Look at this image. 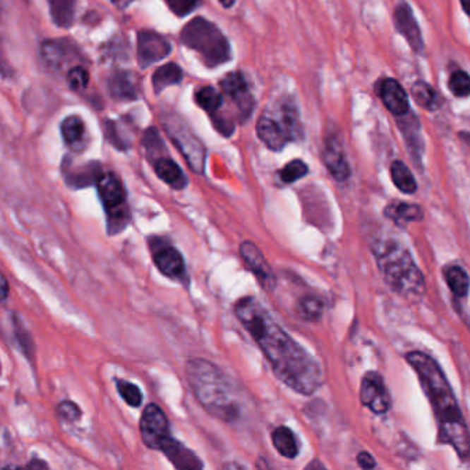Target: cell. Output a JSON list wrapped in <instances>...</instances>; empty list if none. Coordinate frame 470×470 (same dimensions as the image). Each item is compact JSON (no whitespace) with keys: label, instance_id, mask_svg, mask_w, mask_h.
<instances>
[{"label":"cell","instance_id":"cell-1","mask_svg":"<svg viewBox=\"0 0 470 470\" xmlns=\"http://www.w3.org/2000/svg\"><path fill=\"white\" fill-rule=\"evenodd\" d=\"M235 313L263 349L275 375L282 382L306 396L323 385V370L316 358L273 320L258 299L240 298L236 302Z\"/></svg>","mask_w":470,"mask_h":470},{"label":"cell","instance_id":"cell-2","mask_svg":"<svg viewBox=\"0 0 470 470\" xmlns=\"http://www.w3.org/2000/svg\"><path fill=\"white\" fill-rule=\"evenodd\" d=\"M407 361L415 370L433 407L439 423L440 440L452 445L457 454L462 459H466L470 455L469 429L439 364L422 352L409 353Z\"/></svg>","mask_w":470,"mask_h":470},{"label":"cell","instance_id":"cell-3","mask_svg":"<svg viewBox=\"0 0 470 470\" xmlns=\"http://www.w3.org/2000/svg\"><path fill=\"white\" fill-rule=\"evenodd\" d=\"M185 371L193 394L208 414L225 422H234L241 416V393L215 364L205 358H191Z\"/></svg>","mask_w":470,"mask_h":470},{"label":"cell","instance_id":"cell-4","mask_svg":"<svg viewBox=\"0 0 470 470\" xmlns=\"http://www.w3.org/2000/svg\"><path fill=\"white\" fill-rule=\"evenodd\" d=\"M374 254L383 280L392 290L409 298L423 295L426 290L425 279L409 250L399 241H378L374 246Z\"/></svg>","mask_w":470,"mask_h":470},{"label":"cell","instance_id":"cell-5","mask_svg":"<svg viewBox=\"0 0 470 470\" xmlns=\"http://www.w3.org/2000/svg\"><path fill=\"white\" fill-rule=\"evenodd\" d=\"M181 42L195 50L208 68H217L231 59V46L222 32L205 18L192 20L181 32Z\"/></svg>","mask_w":470,"mask_h":470},{"label":"cell","instance_id":"cell-6","mask_svg":"<svg viewBox=\"0 0 470 470\" xmlns=\"http://www.w3.org/2000/svg\"><path fill=\"white\" fill-rule=\"evenodd\" d=\"M100 199L107 214L109 235H118L130 221L126 191L116 176L112 173L102 174L97 181Z\"/></svg>","mask_w":470,"mask_h":470},{"label":"cell","instance_id":"cell-7","mask_svg":"<svg viewBox=\"0 0 470 470\" xmlns=\"http://www.w3.org/2000/svg\"><path fill=\"white\" fill-rule=\"evenodd\" d=\"M164 127L170 138L176 144V147H178L183 157L186 159V162L189 163L191 169L195 173L202 174L206 162V150L202 143L183 124V121H179V119L176 116H167L164 121Z\"/></svg>","mask_w":470,"mask_h":470},{"label":"cell","instance_id":"cell-8","mask_svg":"<svg viewBox=\"0 0 470 470\" xmlns=\"http://www.w3.org/2000/svg\"><path fill=\"white\" fill-rule=\"evenodd\" d=\"M149 247L153 263L164 276L174 280H186L183 257L171 243L160 237H150Z\"/></svg>","mask_w":470,"mask_h":470},{"label":"cell","instance_id":"cell-9","mask_svg":"<svg viewBox=\"0 0 470 470\" xmlns=\"http://www.w3.org/2000/svg\"><path fill=\"white\" fill-rule=\"evenodd\" d=\"M141 438L147 448L160 450L162 444L171 438L169 419L163 410L155 404H147L140 422Z\"/></svg>","mask_w":470,"mask_h":470},{"label":"cell","instance_id":"cell-10","mask_svg":"<svg viewBox=\"0 0 470 470\" xmlns=\"http://www.w3.org/2000/svg\"><path fill=\"white\" fill-rule=\"evenodd\" d=\"M360 400L363 406L375 414H385L390 409V394L380 374L370 371L364 375L360 386Z\"/></svg>","mask_w":470,"mask_h":470},{"label":"cell","instance_id":"cell-11","mask_svg":"<svg viewBox=\"0 0 470 470\" xmlns=\"http://www.w3.org/2000/svg\"><path fill=\"white\" fill-rule=\"evenodd\" d=\"M170 53L171 44L164 36L150 30L140 32L137 57L141 68H149L150 65L166 59Z\"/></svg>","mask_w":470,"mask_h":470},{"label":"cell","instance_id":"cell-12","mask_svg":"<svg viewBox=\"0 0 470 470\" xmlns=\"http://www.w3.org/2000/svg\"><path fill=\"white\" fill-rule=\"evenodd\" d=\"M240 255L247 269L257 277L260 284L266 290H273L276 286V277L257 244L253 241H243L240 244Z\"/></svg>","mask_w":470,"mask_h":470},{"label":"cell","instance_id":"cell-13","mask_svg":"<svg viewBox=\"0 0 470 470\" xmlns=\"http://www.w3.org/2000/svg\"><path fill=\"white\" fill-rule=\"evenodd\" d=\"M323 160L330 174L337 181H347L351 176L349 163L345 157L344 147L341 145L338 137L328 135L324 140Z\"/></svg>","mask_w":470,"mask_h":470},{"label":"cell","instance_id":"cell-14","mask_svg":"<svg viewBox=\"0 0 470 470\" xmlns=\"http://www.w3.org/2000/svg\"><path fill=\"white\" fill-rule=\"evenodd\" d=\"M378 95L383 105L396 116H403L410 111V100L406 90L396 79H382L378 83Z\"/></svg>","mask_w":470,"mask_h":470},{"label":"cell","instance_id":"cell-15","mask_svg":"<svg viewBox=\"0 0 470 470\" xmlns=\"http://www.w3.org/2000/svg\"><path fill=\"white\" fill-rule=\"evenodd\" d=\"M394 23L397 30L406 37L410 47L415 53L423 52V39L421 30L415 21L412 8L409 3L402 1L394 11Z\"/></svg>","mask_w":470,"mask_h":470},{"label":"cell","instance_id":"cell-16","mask_svg":"<svg viewBox=\"0 0 470 470\" xmlns=\"http://www.w3.org/2000/svg\"><path fill=\"white\" fill-rule=\"evenodd\" d=\"M221 88L225 95L232 98L237 104L241 118H247L253 109V97L244 76L240 72L227 75L221 82Z\"/></svg>","mask_w":470,"mask_h":470},{"label":"cell","instance_id":"cell-17","mask_svg":"<svg viewBox=\"0 0 470 470\" xmlns=\"http://www.w3.org/2000/svg\"><path fill=\"white\" fill-rule=\"evenodd\" d=\"M159 451H162L167 457V459L176 469L198 470L203 468V462L200 461V458L192 450H189L173 438H169L164 441Z\"/></svg>","mask_w":470,"mask_h":470},{"label":"cell","instance_id":"cell-18","mask_svg":"<svg viewBox=\"0 0 470 470\" xmlns=\"http://www.w3.org/2000/svg\"><path fill=\"white\" fill-rule=\"evenodd\" d=\"M257 134L266 147L272 150H282L290 143V137L277 119L270 115H264L258 120Z\"/></svg>","mask_w":470,"mask_h":470},{"label":"cell","instance_id":"cell-19","mask_svg":"<svg viewBox=\"0 0 470 470\" xmlns=\"http://www.w3.org/2000/svg\"><path fill=\"white\" fill-rule=\"evenodd\" d=\"M155 171L163 182L170 185L173 189L181 191L188 185V179L183 171L171 159L159 157L155 162Z\"/></svg>","mask_w":470,"mask_h":470},{"label":"cell","instance_id":"cell-20","mask_svg":"<svg viewBox=\"0 0 470 470\" xmlns=\"http://www.w3.org/2000/svg\"><path fill=\"white\" fill-rule=\"evenodd\" d=\"M272 442L276 451L289 459H294L299 452V445L291 429L287 426H279L272 433Z\"/></svg>","mask_w":470,"mask_h":470},{"label":"cell","instance_id":"cell-21","mask_svg":"<svg viewBox=\"0 0 470 470\" xmlns=\"http://www.w3.org/2000/svg\"><path fill=\"white\" fill-rule=\"evenodd\" d=\"M61 134L65 144L75 150L80 149L85 141V123L79 116H69L61 124Z\"/></svg>","mask_w":470,"mask_h":470},{"label":"cell","instance_id":"cell-22","mask_svg":"<svg viewBox=\"0 0 470 470\" xmlns=\"http://www.w3.org/2000/svg\"><path fill=\"white\" fill-rule=\"evenodd\" d=\"M412 95L421 108L430 112L438 111L442 104L440 94L423 80H418L412 85Z\"/></svg>","mask_w":470,"mask_h":470},{"label":"cell","instance_id":"cell-23","mask_svg":"<svg viewBox=\"0 0 470 470\" xmlns=\"http://www.w3.org/2000/svg\"><path fill=\"white\" fill-rule=\"evenodd\" d=\"M50 14L59 28H69L75 20L76 0H49Z\"/></svg>","mask_w":470,"mask_h":470},{"label":"cell","instance_id":"cell-24","mask_svg":"<svg viewBox=\"0 0 470 470\" xmlns=\"http://www.w3.org/2000/svg\"><path fill=\"white\" fill-rule=\"evenodd\" d=\"M109 94L118 100H134L137 97V88L133 76L124 72L116 73L108 80Z\"/></svg>","mask_w":470,"mask_h":470},{"label":"cell","instance_id":"cell-25","mask_svg":"<svg viewBox=\"0 0 470 470\" xmlns=\"http://www.w3.org/2000/svg\"><path fill=\"white\" fill-rule=\"evenodd\" d=\"M183 78L182 69L176 64H166L160 66L152 76V85L156 92L170 86L178 85Z\"/></svg>","mask_w":470,"mask_h":470},{"label":"cell","instance_id":"cell-26","mask_svg":"<svg viewBox=\"0 0 470 470\" xmlns=\"http://www.w3.org/2000/svg\"><path fill=\"white\" fill-rule=\"evenodd\" d=\"M444 279L454 294L459 298L466 296L469 291V276L461 266L457 265L447 266L444 269Z\"/></svg>","mask_w":470,"mask_h":470},{"label":"cell","instance_id":"cell-27","mask_svg":"<svg viewBox=\"0 0 470 470\" xmlns=\"http://www.w3.org/2000/svg\"><path fill=\"white\" fill-rule=\"evenodd\" d=\"M390 176L393 183L396 185V188L399 191H402L403 193H409L411 195L416 191V181L412 176L410 169L400 160H396L392 163L390 166Z\"/></svg>","mask_w":470,"mask_h":470},{"label":"cell","instance_id":"cell-28","mask_svg":"<svg viewBox=\"0 0 470 470\" xmlns=\"http://www.w3.org/2000/svg\"><path fill=\"white\" fill-rule=\"evenodd\" d=\"M385 214L394 221H403V222L421 221L423 218V211L421 207L402 202L389 205L385 210Z\"/></svg>","mask_w":470,"mask_h":470},{"label":"cell","instance_id":"cell-29","mask_svg":"<svg viewBox=\"0 0 470 470\" xmlns=\"http://www.w3.org/2000/svg\"><path fill=\"white\" fill-rule=\"evenodd\" d=\"M324 303L316 296H303L296 305V312L301 319L306 322H318L323 315Z\"/></svg>","mask_w":470,"mask_h":470},{"label":"cell","instance_id":"cell-30","mask_svg":"<svg viewBox=\"0 0 470 470\" xmlns=\"http://www.w3.org/2000/svg\"><path fill=\"white\" fill-rule=\"evenodd\" d=\"M196 102L200 108H203L208 114L217 112L222 105L221 94L212 88H203L196 91Z\"/></svg>","mask_w":470,"mask_h":470},{"label":"cell","instance_id":"cell-31","mask_svg":"<svg viewBox=\"0 0 470 470\" xmlns=\"http://www.w3.org/2000/svg\"><path fill=\"white\" fill-rule=\"evenodd\" d=\"M42 57L47 66L53 69H59L65 62V53L64 49L57 42L49 40L42 44Z\"/></svg>","mask_w":470,"mask_h":470},{"label":"cell","instance_id":"cell-32","mask_svg":"<svg viewBox=\"0 0 470 470\" xmlns=\"http://www.w3.org/2000/svg\"><path fill=\"white\" fill-rule=\"evenodd\" d=\"M119 394L130 407H140L143 403V393L140 387L134 383L127 382L126 380L116 381Z\"/></svg>","mask_w":470,"mask_h":470},{"label":"cell","instance_id":"cell-33","mask_svg":"<svg viewBox=\"0 0 470 470\" xmlns=\"http://www.w3.org/2000/svg\"><path fill=\"white\" fill-rule=\"evenodd\" d=\"M448 88L455 97H469L470 76L464 71H457L450 76Z\"/></svg>","mask_w":470,"mask_h":470},{"label":"cell","instance_id":"cell-34","mask_svg":"<svg viewBox=\"0 0 470 470\" xmlns=\"http://www.w3.org/2000/svg\"><path fill=\"white\" fill-rule=\"evenodd\" d=\"M306 174H308V166L302 160H293V162H290L279 173L280 179L284 183H293V182L301 179L302 176H305Z\"/></svg>","mask_w":470,"mask_h":470},{"label":"cell","instance_id":"cell-35","mask_svg":"<svg viewBox=\"0 0 470 470\" xmlns=\"http://www.w3.org/2000/svg\"><path fill=\"white\" fill-rule=\"evenodd\" d=\"M68 83L73 90H85L88 85V73L86 69L78 66L68 72Z\"/></svg>","mask_w":470,"mask_h":470},{"label":"cell","instance_id":"cell-36","mask_svg":"<svg viewBox=\"0 0 470 470\" xmlns=\"http://www.w3.org/2000/svg\"><path fill=\"white\" fill-rule=\"evenodd\" d=\"M166 3L176 16L185 17L196 8L199 0H166Z\"/></svg>","mask_w":470,"mask_h":470},{"label":"cell","instance_id":"cell-37","mask_svg":"<svg viewBox=\"0 0 470 470\" xmlns=\"http://www.w3.org/2000/svg\"><path fill=\"white\" fill-rule=\"evenodd\" d=\"M57 414L66 422H76L80 418L82 411L73 402H61L57 406Z\"/></svg>","mask_w":470,"mask_h":470},{"label":"cell","instance_id":"cell-38","mask_svg":"<svg viewBox=\"0 0 470 470\" xmlns=\"http://www.w3.org/2000/svg\"><path fill=\"white\" fill-rule=\"evenodd\" d=\"M357 464H358L360 468H363V469H373V468L377 466V462H375V459L373 458V455H370V454L366 452V451L360 452V454L357 455Z\"/></svg>","mask_w":470,"mask_h":470},{"label":"cell","instance_id":"cell-39","mask_svg":"<svg viewBox=\"0 0 470 470\" xmlns=\"http://www.w3.org/2000/svg\"><path fill=\"white\" fill-rule=\"evenodd\" d=\"M27 468H42V469H47L49 466L44 464V462H42V461H37V459H33L30 464H28L27 465Z\"/></svg>","mask_w":470,"mask_h":470},{"label":"cell","instance_id":"cell-40","mask_svg":"<svg viewBox=\"0 0 470 470\" xmlns=\"http://www.w3.org/2000/svg\"><path fill=\"white\" fill-rule=\"evenodd\" d=\"M1 293H3V299H6L7 298V293H8V284H7V280H6V277L3 276L1 277Z\"/></svg>","mask_w":470,"mask_h":470},{"label":"cell","instance_id":"cell-41","mask_svg":"<svg viewBox=\"0 0 470 470\" xmlns=\"http://www.w3.org/2000/svg\"><path fill=\"white\" fill-rule=\"evenodd\" d=\"M112 1L118 6L119 8H124V7L130 6L134 0H112Z\"/></svg>","mask_w":470,"mask_h":470},{"label":"cell","instance_id":"cell-42","mask_svg":"<svg viewBox=\"0 0 470 470\" xmlns=\"http://www.w3.org/2000/svg\"><path fill=\"white\" fill-rule=\"evenodd\" d=\"M461 3H462V8L470 17V0H461Z\"/></svg>","mask_w":470,"mask_h":470},{"label":"cell","instance_id":"cell-43","mask_svg":"<svg viewBox=\"0 0 470 470\" xmlns=\"http://www.w3.org/2000/svg\"><path fill=\"white\" fill-rule=\"evenodd\" d=\"M219 3H221L224 7L229 8V7H232V6L235 4V0H219Z\"/></svg>","mask_w":470,"mask_h":470}]
</instances>
